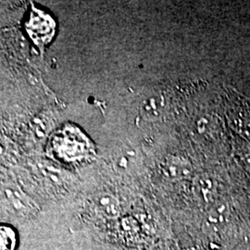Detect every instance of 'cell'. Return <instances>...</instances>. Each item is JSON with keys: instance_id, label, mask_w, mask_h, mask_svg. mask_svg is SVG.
I'll return each instance as SVG.
<instances>
[{"instance_id": "cell-3", "label": "cell", "mask_w": 250, "mask_h": 250, "mask_svg": "<svg viewBox=\"0 0 250 250\" xmlns=\"http://www.w3.org/2000/svg\"><path fill=\"white\" fill-rule=\"evenodd\" d=\"M168 170H169V174L171 177L178 178V177H183L186 174H188V166L184 163H179L177 161H171L170 164L168 165Z\"/></svg>"}, {"instance_id": "cell-1", "label": "cell", "mask_w": 250, "mask_h": 250, "mask_svg": "<svg viewBox=\"0 0 250 250\" xmlns=\"http://www.w3.org/2000/svg\"><path fill=\"white\" fill-rule=\"evenodd\" d=\"M17 233L12 226L1 225L0 227V250H16Z\"/></svg>"}, {"instance_id": "cell-2", "label": "cell", "mask_w": 250, "mask_h": 250, "mask_svg": "<svg viewBox=\"0 0 250 250\" xmlns=\"http://www.w3.org/2000/svg\"><path fill=\"white\" fill-rule=\"evenodd\" d=\"M98 208L102 214L107 216L108 218H116L120 213L119 204L116 199H114L110 196L100 197L98 203Z\"/></svg>"}]
</instances>
